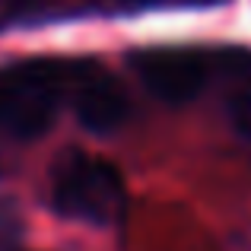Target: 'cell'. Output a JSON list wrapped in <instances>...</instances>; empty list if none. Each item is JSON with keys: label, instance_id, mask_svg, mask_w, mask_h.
I'll list each match as a JSON object with an SVG mask.
<instances>
[{"label": "cell", "instance_id": "obj_1", "mask_svg": "<svg viewBox=\"0 0 251 251\" xmlns=\"http://www.w3.org/2000/svg\"><path fill=\"white\" fill-rule=\"evenodd\" d=\"M74 61L35 57L0 67V137L35 140L57 118L61 102L70 96Z\"/></svg>", "mask_w": 251, "mask_h": 251}, {"label": "cell", "instance_id": "obj_5", "mask_svg": "<svg viewBox=\"0 0 251 251\" xmlns=\"http://www.w3.org/2000/svg\"><path fill=\"white\" fill-rule=\"evenodd\" d=\"M213 70L223 80L226 115L235 134L251 143V51L229 48L213 57Z\"/></svg>", "mask_w": 251, "mask_h": 251}, {"label": "cell", "instance_id": "obj_6", "mask_svg": "<svg viewBox=\"0 0 251 251\" xmlns=\"http://www.w3.org/2000/svg\"><path fill=\"white\" fill-rule=\"evenodd\" d=\"M181 3H191V6H216V3H226V0H181Z\"/></svg>", "mask_w": 251, "mask_h": 251}, {"label": "cell", "instance_id": "obj_4", "mask_svg": "<svg viewBox=\"0 0 251 251\" xmlns=\"http://www.w3.org/2000/svg\"><path fill=\"white\" fill-rule=\"evenodd\" d=\"M70 102L76 118L92 134H115L130 115V99L124 86L96 61H74Z\"/></svg>", "mask_w": 251, "mask_h": 251}, {"label": "cell", "instance_id": "obj_3", "mask_svg": "<svg viewBox=\"0 0 251 251\" xmlns=\"http://www.w3.org/2000/svg\"><path fill=\"white\" fill-rule=\"evenodd\" d=\"M127 64L137 80L169 105L197 99L213 76V57L194 48H140L127 57Z\"/></svg>", "mask_w": 251, "mask_h": 251}, {"label": "cell", "instance_id": "obj_2", "mask_svg": "<svg viewBox=\"0 0 251 251\" xmlns=\"http://www.w3.org/2000/svg\"><path fill=\"white\" fill-rule=\"evenodd\" d=\"M51 203L61 216L89 226H111L124 216L121 172L86 153H67L51 172Z\"/></svg>", "mask_w": 251, "mask_h": 251}, {"label": "cell", "instance_id": "obj_7", "mask_svg": "<svg viewBox=\"0 0 251 251\" xmlns=\"http://www.w3.org/2000/svg\"><path fill=\"white\" fill-rule=\"evenodd\" d=\"M130 3H156V0H130Z\"/></svg>", "mask_w": 251, "mask_h": 251}]
</instances>
